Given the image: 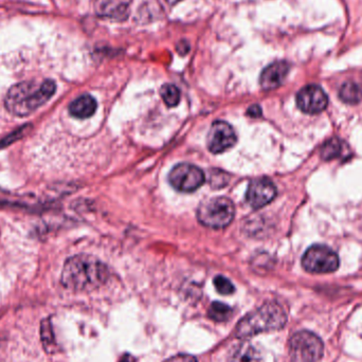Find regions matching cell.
I'll return each mask as SVG.
<instances>
[{"label": "cell", "instance_id": "6da1fadb", "mask_svg": "<svg viewBox=\"0 0 362 362\" xmlns=\"http://www.w3.org/2000/svg\"><path fill=\"white\" fill-rule=\"evenodd\" d=\"M107 267L97 257L80 255L70 257L62 272V283L74 291H91L107 281Z\"/></svg>", "mask_w": 362, "mask_h": 362}, {"label": "cell", "instance_id": "7a4b0ae2", "mask_svg": "<svg viewBox=\"0 0 362 362\" xmlns=\"http://www.w3.org/2000/svg\"><path fill=\"white\" fill-rule=\"evenodd\" d=\"M55 90L57 85L51 80L42 83H19L13 86L6 95V110L14 116H29L48 102Z\"/></svg>", "mask_w": 362, "mask_h": 362}, {"label": "cell", "instance_id": "3957f363", "mask_svg": "<svg viewBox=\"0 0 362 362\" xmlns=\"http://www.w3.org/2000/svg\"><path fill=\"white\" fill-rule=\"evenodd\" d=\"M287 322V315L280 304L269 302L249 313L235 327V336L240 339L253 337L265 332L279 331Z\"/></svg>", "mask_w": 362, "mask_h": 362}, {"label": "cell", "instance_id": "277c9868", "mask_svg": "<svg viewBox=\"0 0 362 362\" xmlns=\"http://www.w3.org/2000/svg\"><path fill=\"white\" fill-rule=\"evenodd\" d=\"M235 208L227 197H211L198 206L197 218L200 223L212 229H223L234 218Z\"/></svg>", "mask_w": 362, "mask_h": 362}, {"label": "cell", "instance_id": "5b68a950", "mask_svg": "<svg viewBox=\"0 0 362 362\" xmlns=\"http://www.w3.org/2000/svg\"><path fill=\"white\" fill-rule=\"evenodd\" d=\"M289 354L293 362H318L323 355L322 341L312 332H298L289 341Z\"/></svg>", "mask_w": 362, "mask_h": 362}, {"label": "cell", "instance_id": "8992f818", "mask_svg": "<svg viewBox=\"0 0 362 362\" xmlns=\"http://www.w3.org/2000/svg\"><path fill=\"white\" fill-rule=\"evenodd\" d=\"M302 265L312 274H331L339 267V257L329 247L314 245L304 253Z\"/></svg>", "mask_w": 362, "mask_h": 362}, {"label": "cell", "instance_id": "52a82bcc", "mask_svg": "<svg viewBox=\"0 0 362 362\" xmlns=\"http://www.w3.org/2000/svg\"><path fill=\"white\" fill-rule=\"evenodd\" d=\"M169 181L172 187L177 191L189 193L196 191L206 181L204 172L189 163H180L173 168L169 174Z\"/></svg>", "mask_w": 362, "mask_h": 362}, {"label": "cell", "instance_id": "ba28073f", "mask_svg": "<svg viewBox=\"0 0 362 362\" xmlns=\"http://www.w3.org/2000/svg\"><path fill=\"white\" fill-rule=\"evenodd\" d=\"M238 141L235 132L231 125L223 121H216L211 127L208 135V148L213 154H221L235 146Z\"/></svg>", "mask_w": 362, "mask_h": 362}, {"label": "cell", "instance_id": "9c48e42d", "mask_svg": "<svg viewBox=\"0 0 362 362\" xmlns=\"http://www.w3.org/2000/svg\"><path fill=\"white\" fill-rule=\"evenodd\" d=\"M297 104L305 114H319L327 107L329 98L321 87L308 85L298 93Z\"/></svg>", "mask_w": 362, "mask_h": 362}, {"label": "cell", "instance_id": "30bf717a", "mask_svg": "<svg viewBox=\"0 0 362 362\" xmlns=\"http://www.w3.org/2000/svg\"><path fill=\"white\" fill-rule=\"evenodd\" d=\"M276 195V187L272 181L259 178L249 183L246 200L253 209H261L270 204Z\"/></svg>", "mask_w": 362, "mask_h": 362}, {"label": "cell", "instance_id": "8fae6325", "mask_svg": "<svg viewBox=\"0 0 362 362\" xmlns=\"http://www.w3.org/2000/svg\"><path fill=\"white\" fill-rule=\"evenodd\" d=\"M291 66L287 62L279 61L270 64L262 72L259 84L264 90H272L282 85L288 74Z\"/></svg>", "mask_w": 362, "mask_h": 362}, {"label": "cell", "instance_id": "7c38bea8", "mask_svg": "<svg viewBox=\"0 0 362 362\" xmlns=\"http://www.w3.org/2000/svg\"><path fill=\"white\" fill-rule=\"evenodd\" d=\"M131 4L132 0H95V12L106 18L123 21L129 15Z\"/></svg>", "mask_w": 362, "mask_h": 362}, {"label": "cell", "instance_id": "4fadbf2b", "mask_svg": "<svg viewBox=\"0 0 362 362\" xmlns=\"http://www.w3.org/2000/svg\"><path fill=\"white\" fill-rule=\"evenodd\" d=\"M264 355L259 346L249 341L236 344L230 351L228 362H263Z\"/></svg>", "mask_w": 362, "mask_h": 362}, {"label": "cell", "instance_id": "5bb4252c", "mask_svg": "<svg viewBox=\"0 0 362 362\" xmlns=\"http://www.w3.org/2000/svg\"><path fill=\"white\" fill-rule=\"evenodd\" d=\"M97 110V101L91 95H81L74 100L69 106L71 116L78 119H87L93 116Z\"/></svg>", "mask_w": 362, "mask_h": 362}, {"label": "cell", "instance_id": "9a60e30c", "mask_svg": "<svg viewBox=\"0 0 362 362\" xmlns=\"http://www.w3.org/2000/svg\"><path fill=\"white\" fill-rule=\"evenodd\" d=\"M339 98L346 104H358L362 101V85L356 82H346L339 90Z\"/></svg>", "mask_w": 362, "mask_h": 362}, {"label": "cell", "instance_id": "2e32d148", "mask_svg": "<svg viewBox=\"0 0 362 362\" xmlns=\"http://www.w3.org/2000/svg\"><path fill=\"white\" fill-rule=\"evenodd\" d=\"M208 316L215 322H226L232 317V308L221 302H213L209 308Z\"/></svg>", "mask_w": 362, "mask_h": 362}, {"label": "cell", "instance_id": "e0dca14e", "mask_svg": "<svg viewBox=\"0 0 362 362\" xmlns=\"http://www.w3.org/2000/svg\"><path fill=\"white\" fill-rule=\"evenodd\" d=\"M344 144L341 140L334 138V139L329 140L325 146L321 148V156L325 160H332V159L340 157L344 153Z\"/></svg>", "mask_w": 362, "mask_h": 362}, {"label": "cell", "instance_id": "ac0fdd59", "mask_svg": "<svg viewBox=\"0 0 362 362\" xmlns=\"http://www.w3.org/2000/svg\"><path fill=\"white\" fill-rule=\"evenodd\" d=\"M161 98L169 107H175L180 102V91L175 85L165 84L160 89Z\"/></svg>", "mask_w": 362, "mask_h": 362}, {"label": "cell", "instance_id": "d6986e66", "mask_svg": "<svg viewBox=\"0 0 362 362\" xmlns=\"http://www.w3.org/2000/svg\"><path fill=\"white\" fill-rule=\"evenodd\" d=\"M42 331H40V335H42V344H44L45 349L48 352H54L55 348V340L54 336H53L52 327H51V323L48 320L42 321Z\"/></svg>", "mask_w": 362, "mask_h": 362}, {"label": "cell", "instance_id": "ffe728a7", "mask_svg": "<svg viewBox=\"0 0 362 362\" xmlns=\"http://www.w3.org/2000/svg\"><path fill=\"white\" fill-rule=\"evenodd\" d=\"M214 286L217 293L223 296L232 295L235 291L234 285L225 276H218L214 279Z\"/></svg>", "mask_w": 362, "mask_h": 362}, {"label": "cell", "instance_id": "44dd1931", "mask_svg": "<svg viewBox=\"0 0 362 362\" xmlns=\"http://www.w3.org/2000/svg\"><path fill=\"white\" fill-rule=\"evenodd\" d=\"M165 362H197V361H196L195 357L191 356V355L180 354L171 357Z\"/></svg>", "mask_w": 362, "mask_h": 362}, {"label": "cell", "instance_id": "7402d4cb", "mask_svg": "<svg viewBox=\"0 0 362 362\" xmlns=\"http://www.w3.org/2000/svg\"><path fill=\"white\" fill-rule=\"evenodd\" d=\"M248 116L252 117V118H257V117L262 115V108L259 105H252L247 110Z\"/></svg>", "mask_w": 362, "mask_h": 362}, {"label": "cell", "instance_id": "603a6c76", "mask_svg": "<svg viewBox=\"0 0 362 362\" xmlns=\"http://www.w3.org/2000/svg\"><path fill=\"white\" fill-rule=\"evenodd\" d=\"M119 362H136L135 357L131 354H125L121 357L120 361Z\"/></svg>", "mask_w": 362, "mask_h": 362}, {"label": "cell", "instance_id": "cb8c5ba5", "mask_svg": "<svg viewBox=\"0 0 362 362\" xmlns=\"http://www.w3.org/2000/svg\"><path fill=\"white\" fill-rule=\"evenodd\" d=\"M165 1H167L168 4H178V2L181 1V0H165Z\"/></svg>", "mask_w": 362, "mask_h": 362}]
</instances>
